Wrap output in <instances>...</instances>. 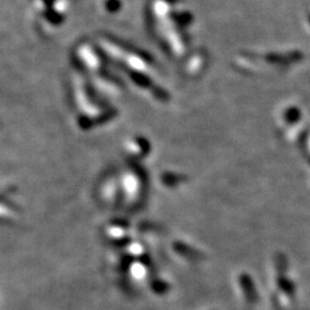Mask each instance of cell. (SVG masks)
Instances as JSON below:
<instances>
[{
	"label": "cell",
	"instance_id": "6da1fadb",
	"mask_svg": "<svg viewBox=\"0 0 310 310\" xmlns=\"http://www.w3.org/2000/svg\"><path fill=\"white\" fill-rule=\"evenodd\" d=\"M150 15L155 34L166 45L169 52L182 53L187 45L185 29L193 21L188 9L178 0H153Z\"/></svg>",
	"mask_w": 310,
	"mask_h": 310
}]
</instances>
